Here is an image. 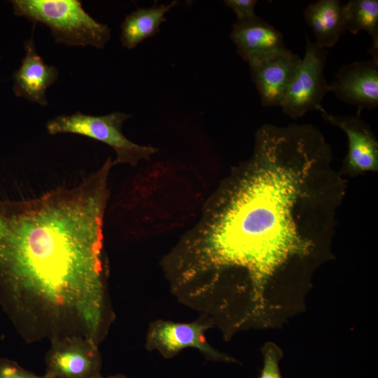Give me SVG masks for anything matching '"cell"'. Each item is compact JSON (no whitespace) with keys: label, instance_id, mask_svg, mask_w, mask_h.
Segmentation results:
<instances>
[{"label":"cell","instance_id":"1","mask_svg":"<svg viewBox=\"0 0 378 378\" xmlns=\"http://www.w3.org/2000/svg\"><path fill=\"white\" fill-rule=\"evenodd\" d=\"M332 155L311 124L260 127L251 158L188 238L183 274L241 267L260 293L290 258L309 252L307 231L332 229L344 188Z\"/></svg>","mask_w":378,"mask_h":378},{"label":"cell","instance_id":"2","mask_svg":"<svg viewBox=\"0 0 378 378\" xmlns=\"http://www.w3.org/2000/svg\"><path fill=\"white\" fill-rule=\"evenodd\" d=\"M113 161L72 188L0 200V289L15 314L50 340L99 343L106 316L104 218Z\"/></svg>","mask_w":378,"mask_h":378},{"label":"cell","instance_id":"3","mask_svg":"<svg viewBox=\"0 0 378 378\" xmlns=\"http://www.w3.org/2000/svg\"><path fill=\"white\" fill-rule=\"evenodd\" d=\"M15 15L48 27L56 43L104 48L111 29L92 18L78 0H13Z\"/></svg>","mask_w":378,"mask_h":378},{"label":"cell","instance_id":"4","mask_svg":"<svg viewBox=\"0 0 378 378\" xmlns=\"http://www.w3.org/2000/svg\"><path fill=\"white\" fill-rule=\"evenodd\" d=\"M132 115L113 112L103 115H91L76 112L62 115L46 124L48 134H75L102 142L110 146L116 154L113 164H128L136 166L141 160H148L158 149L142 146L129 140L122 133L123 122Z\"/></svg>","mask_w":378,"mask_h":378},{"label":"cell","instance_id":"5","mask_svg":"<svg viewBox=\"0 0 378 378\" xmlns=\"http://www.w3.org/2000/svg\"><path fill=\"white\" fill-rule=\"evenodd\" d=\"M305 52L280 106L291 118L297 119L310 111H317L330 92L324 69L327 50L306 37Z\"/></svg>","mask_w":378,"mask_h":378},{"label":"cell","instance_id":"6","mask_svg":"<svg viewBox=\"0 0 378 378\" xmlns=\"http://www.w3.org/2000/svg\"><path fill=\"white\" fill-rule=\"evenodd\" d=\"M46 356V378H102L98 344L80 335L55 337Z\"/></svg>","mask_w":378,"mask_h":378},{"label":"cell","instance_id":"7","mask_svg":"<svg viewBox=\"0 0 378 378\" xmlns=\"http://www.w3.org/2000/svg\"><path fill=\"white\" fill-rule=\"evenodd\" d=\"M301 59L286 48L248 64L262 106H281Z\"/></svg>","mask_w":378,"mask_h":378},{"label":"cell","instance_id":"8","mask_svg":"<svg viewBox=\"0 0 378 378\" xmlns=\"http://www.w3.org/2000/svg\"><path fill=\"white\" fill-rule=\"evenodd\" d=\"M330 92L346 104L356 107V113L378 106V60H360L343 65L329 85Z\"/></svg>","mask_w":378,"mask_h":378},{"label":"cell","instance_id":"9","mask_svg":"<svg viewBox=\"0 0 378 378\" xmlns=\"http://www.w3.org/2000/svg\"><path fill=\"white\" fill-rule=\"evenodd\" d=\"M318 111L323 118L344 131L348 139V151L343 169L350 174L378 170V141L370 126L360 115H332L323 106Z\"/></svg>","mask_w":378,"mask_h":378},{"label":"cell","instance_id":"10","mask_svg":"<svg viewBox=\"0 0 378 378\" xmlns=\"http://www.w3.org/2000/svg\"><path fill=\"white\" fill-rule=\"evenodd\" d=\"M206 325L200 323H178L158 321L152 325L148 335V346L156 349L167 358L176 354L186 347L197 348L216 360L229 358L215 350L206 342L204 331Z\"/></svg>","mask_w":378,"mask_h":378},{"label":"cell","instance_id":"11","mask_svg":"<svg viewBox=\"0 0 378 378\" xmlns=\"http://www.w3.org/2000/svg\"><path fill=\"white\" fill-rule=\"evenodd\" d=\"M230 38L248 64L286 48L281 32L257 15L236 20Z\"/></svg>","mask_w":378,"mask_h":378},{"label":"cell","instance_id":"12","mask_svg":"<svg viewBox=\"0 0 378 378\" xmlns=\"http://www.w3.org/2000/svg\"><path fill=\"white\" fill-rule=\"evenodd\" d=\"M24 57L20 67L13 74L14 94L45 106L48 102L46 90L58 78V69L46 64L38 54L33 36L24 43Z\"/></svg>","mask_w":378,"mask_h":378},{"label":"cell","instance_id":"13","mask_svg":"<svg viewBox=\"0 0 378 378\" xmlns=\"http://www.w3.org/2000/svg\"><path fill=\"white\" fill-rule=\"evenodd\" d=\"M342 8L339 0H318L305 8L304 20L312 28L314 42L319 47H333L346 31Z\"/></svg>","mask_w":378,"mask_h":378},{"label":"cell","instance_id":"14","mask_svg":"<svg viewBox=\"0 0 378 378\" xmlns=\"http://www.w3.org/2000/svg\"><path fill=\"white\" fill-rule=\"evenodd\" d=\"M180 2L173 1L167 4H154L150 8H139L127 15L120 25V41L122 46L133 49L145 39L160 31L166 22V14Z\"/></svg>","mask_w":378,"mask_h":378},{"label":"cell","instance_id":"15","mask_svg":"<svg viewBox=\"0 0 378 378\" xmlns=\"http://www.w3.org/2000/svg\"><path fill=\"white\" fill-rule=\"evenodd\" d=\"M342 11L346 31L353 34L368 32L372 38L369 52L378 60V1L349 0L343 4Z\"/></svg>","mask_w":378,"mask_h":378},{"label":"cell","instance_id":"16","mask_svg":"<svg viewBox=\"0 0 378 378\" xmlns=\"http://www.w3.org/2000/svg\"><path fill=\"white\" fill-rule=\"evenodd\" d=\"M263 355L264 365L260 378H281L278 365L281 350L270 343L264 347Z\"/></svg>","mask_w":378,"mask_h":378},{"label":"cell","instance_id":"17","mask_svg":"<svg viewBox=\"0 0 378 378\" xmlns=\"http://www.w3.org/2000/svg\"><path fill=\"white\" fill-rule=\"evenodd\" d=\"M0 378H46L44 375H38L30 372L16 362L4 358H0Z\"/></svg>","mask_w":378,"mask_h":378},{"label":"cell","instance_id":"18","mask_svg":"<svg viewBox=\"0 0 378 378\" xmlns=\"http://www.w3.org/2000/svg\"><path fill=\"white\" fill-rule=\"evenodd\" d=\"M225 5L237 16V20L248 19L256 15L255 8L257 0H225Z\"/></svg>","mask_w":378,"mask_h":378},{"label":"cell","instance_id":"19","mask_svg":"<svg viewBox=\"0 0 378 378\" xmlns=\"http://www.w3.org/2000/svg\"><path fill=\"white\" fill-rule=\"evenodd\" d=\"M102 378H127V377L123 374H115V375H111L107 377H102Z\"/></svg>","mask_w":378,"mask_h":378}]
</instances>
